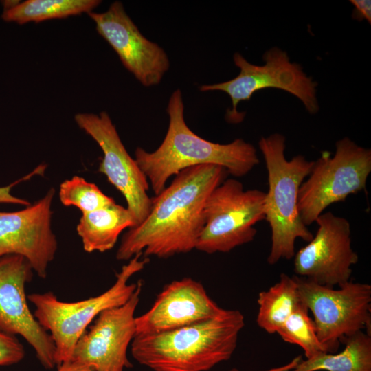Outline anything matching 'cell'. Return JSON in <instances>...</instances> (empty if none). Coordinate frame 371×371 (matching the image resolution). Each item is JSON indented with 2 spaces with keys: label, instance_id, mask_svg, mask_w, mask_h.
Returning <instances> with one entry per match:
<instances>
[{
  "label": "cell",
  "instance_id": "obj_15",
  "mask_svg": "<svg viewBox=\"0 0 371 371\" xmlns=\"http://www.w3.org/2000/svg\"><path fill=\"white\" fill-rule=\"evenodd\" d=\"M55 190L15 212H0V258L18 255L25 258L41 278L47 276L58 242L51 227V206Z\"/></svg>",
  "mask_w": 371,
  "mask_h": 371
},
{
  "label": "cell",
  "instance_id": "obj_26",
  "mask_svg": "<svg viewBox=\"0 0 371 371\" xmlns=\"http://www.w3.org/2000/svg\"><path fill=\"white\" fill-rule=\"evenodd\" d=\"M57 367L56 371H94L90 366L73 359L65 361Z\"/></svg>",
  "mask_w": 371,
  "mask_h": 371
},
{
  "label": "cell",
  "instance_id": "obj_17",
  "mask_svg": "<svg viewBox=\"0 0 371 371\" xmlns=\"http://www.w3.org/2000/svg\"><path fill=\"white\" fill-rule=\"evenodd\" d=\"M136 225L133 216L115 202L82 214L76 226L83 249L88 253L111 249L122 232Z\"/></svg>",
  "mask_w": 371,
  "mask_h": 371
},
{
  "label": "cell",
  "instance_id": "obj_23",
  "mask_svg": "<svg viewBox=\"0 0 371 371\" xmlns=\"http://www.w3.org/2000/svg\"><path fill=\"white\" fill-rule=\"evenodd\" d=\"M25 355L23 345L16 336L0 330V366L18 363L24 359Z\"/></svg>",
  "mask_w": 371,
  "mask_h": 371
},
{
  "label": "cell",
  "instance_id": "obj_18",
  "mask_svg": "<svg viewBox=\"0 0 371 371\" xmlns=\"http://www.w3.org/2000/svg\"><path fill=\"white\" fill-rule=\"evenodd\" d=\"M339 353L323 352L300 361L289 371H371V337L359 331L344 339Z\"/></svg>",
  "mask_w": 371,
  "mask_h": 371
},
{
  "label": "cell",
  "instance_id": "obj_12",
  "mask_svg": "<svg viewBox=\"0 0 371 371\" xmlns=\"http://www.w3.org/2000/svg\"><path fill=\"white\" fill-rule=\"evenodd\" d=\"M315 223V235L295 254L294 271L319 284L340 286L350 281L359 258L351 247L350 223L330 212L321 214Z\"/></svg>",
  "mask_w": 371,
  "mask_h": 371
},
{
  "label": "cell",
  "instance_id": "obj_28",
  "mask_svg": "<svg viewBox=\"0 0 371 371\" xmlns=\"http://www.w3.org/2000/svg\"><path fill=\"white\" fill-rule=\"evenodd\" d=\"M292 368H293V363L290 362L288 364L284 365L283 366H281V367H279V368H272V369L265 370V371H289ZM231 371H239V370L238 369H236V368H233V369L231 370Z\"/></svg>",
  "mask_w": 371,
  "mask_h": 371
},
{
  "label": "cell",
  "instance_id": "obj_11",
  "mask_svg": "<svg viewBox=\"0 0 371 371\" xmlns=\"http://www.w3.org/2000/svg\"><path fill=\"white\" fill-rule=\"evenodd\" d=\"M33 271L23 256L0 258V330L22 337L32 347L43 367L51 370L56 366L53 339L31 312L25 294Z\"/></svg>",
  "mask_w": 371,
  "mask_h": 371
},
{
  "label": "cell",
  "instance_id": "obj_4",
  "mask_svg": "<svg viewBox=\"0 0 371 371\" xmlns=\"http://www.w3.org/2000/svg\"><path fill=\"white\" fill-rule=\"evenodd\" d=\"M285 137L280 133L262 137L258 142L268 175V191L264 200L265 219L271 230V247L267 262L295 256V241L309 242L313 235L300 217L298 210L300 188L310 174L314 161L302 155L287 160L284 155Z\"/></svg>",
  "mask_w": 371,
  "mask_h": 371
},
{
  "label": "cell",
  "instance_id": "obj_25",
  "mask_svg": "<svg viewBox=\"0 0 371 371\" xmlns=\"http://www.w3.org/2000/svg\"><path fill=\"white\" fill-rule=\"evenodd\" d=\"M355 8L352 18L357 21L366 20L371 23V1L370 0H350Z\"/></svg>",
  "mask_w": 371,
  "mask_h": 371
},
{
  "label": "cell",
  "instance_id": "obj_8",
  "mask_svg": "<svg viewBox=\"0 0 371 371\" xmlns=\"http://www.w3.org/2000/svg\"><path fill=\"white\" fill-rule=\"evenodd\" d=\"M265 192L245 190L234 179H225L206 200L204 225L195 249L207 254L229 252L254 239V225L265 219Z\"/></svg>",
  "mask_w": 371,
  "mask_h": 371
},
{
  "label": "cell",
  "instance_id": "obj_24",
  "mask_svg": "<svg viewBox=\"0 0 371 371\" xmlns=\"http://www.w3.org/2000/svg\"><path fill=\"white\" fill-rule=\"evenodd\" d=\"M45 168L46 166L44 164H41L37 166L32 172L25 176L24 177L16 181L13 183L6 186L0 187V203L18 204L25 206L30 205V203L27 200L18 198L12 195L11 193V189L14 185H16L22 181L29 179L36 175H42L44 172Z\"/></svg>",
  "mask_w": 371,
  "mask_h": 371
},
{
  "label": "cell",
  "instance_id": "obj_14",
  "mask_svg": "<svg viewBox=\"0 0 371 371\" xmlns=\"http://www.w3.org/2000/svg\"><path fill=\"white\" fill-rule=\"evenodd\" d=\"M98 34L118 55L126 69L144 87L157 85L170 67L167 54L147 39L126 12L119 1L104 12L87 14Z\"/></svg>",
  "mask_w": 371,
  "mask_h": 371
},
{
  "label": "cell",
  "instance_id": "obj_6",
  "mask_svg": "<svg viewBox=\"0 0 371 371\" xmlns=\"http://www.w3.org/2000/svg\"><path fill=\"white\" fill-rule=\"evenodd\" d=\"M370 172V149L348 137L336 142L333 156L323 151L300 188L298 210L303 223L311 225L330 205L363 190Z\"/></svg>",
  "mask_w": 371,
  "mask_h": 371
},
{
  "label": "cell",
  "instance_id": "obj_19",
  "mask_svg": "<svg viewBox=\"0 0 371 371\" xmlns=\"http://www.w3.org/2000/svg\"><path fill=\"white\" fill-rule=\"evenodd\" d=\"M257 302V324L268 333H276L302 304L295 276L282 273L277 283L259 293Z\"/></svg>",
  "mask_w": 371,
  "mask_h": 371
},
{
  "label": "cell",
  "instance_id": "obj_16",
  "mask_svg": "<svg viewBox=\"0 0 371 371\" xmlns=\"http://www.w3.org/2000/svg\"><path fill=\"white\" fill-rule=\"evenodd\" d=\"M223 310L199 282L174 280L164 286L148 311L135 317V335L170 331L213 318Z\"/></svg>",
  "mask_w": 371,
  "mask_h": 371
},
{
  "label": "cell",
  "instance_id": "obj_22",
  "mask_svg": "<svg viewBox=\"0 0 371 371\" xmlns=\"http://www.w3.org/2000/svg\"><path fill=\"white\" fill-rule=\"evenodd\" d=\"M59 199L67 207L74 206L82 214L90 212L115 203L93 183L83 177L74 176L60 186Z\"/></svg>",
  "mask_w": 371,
  "mask_h": 371
},
{
  "label": "cell",
  "instance_id": "obj_13",
  "mask_svg": "<svg viewBox=\"0 0 371 371\" xmlns=\"http://www.w3.org/2000/svg\"><path fill=\"white\" fill-rule=\"evenodd\" d=\"M142 281L124 304L100 313L74 349L71 359L94 371H124L133 365L127 355L135 333V311L139 301Z\"/></svg>",
  "mask_w": 371,
  "mask_h": 371
},
{
  "label": "cell",
  "instance_id": "obj_2",
  "mask_svg": "<svg viewBox=\"0 0 371 371\" xmlns=\"http://www.w3.org/2000/svg\"><path fill=\"white\" fill-rule=\"evenodd\" d=\"M166 111L168 128L159 148L150 153L137 147L135 152V159L149 180L155 195L166 188L171 176L190 167L217 165L225 168L229 174L240 177L259 164L256 148L243 139L221 144L195 134L185 122L180 89L172 92Z\"/></svg>",
  "mask_w": 371,
  "mask_h": 371
},
{
  "label": "cell",
  "instance_id": "obj_21",
  "mask_svg": "<svg viewBox=\"0 0 371 371\" xmlns=\"http://www.w3.org/2000/svg\"><path fill=\"white\" fill-rule=\"evenodd\" d=\"M276 333L284 341L300 346L307 359L327 352L318 339L314 322L302 302Z\"/></svg>",
  "mask_w": 371,
  "mask_h": 371
},
{
  "label": "cell",
  "instance_id": "obj_20",
  "mask_svg": "<svg viewBox=\"0 0 371 371\" xmlns=\"http://www.w3.org/2000/svg\"><path fill=\"white\" fill-rule=\"evenodd\" d=\"M100 0H27L3 11L1 18L19 25L64 19L93 12Z\"/></svg>",
  "mask_w": 371,
  "mask_h": 371
},
{
  "label": "cell",
  "instance_id": "obj_7",
  "mask_svg": "<svg viewBox=\"0 0 371 371\" xmlns=\"http://www.w3.org/2000/svg\"><path fill=\"white\" fill-rule=\"evenodd\" d=\"M262 59L265 63L256 65L236 52L233 60L240 69L238 75L225 82L201 85L199 90L226 93L232 100V108L227 109L225 117L232 123L241 122L245 115L237 111L238 104L249 100L255 92L267 88L289 92L302 102L309 113L318 112L317 82L306 74L300 65L291 62L286 52L277 47L266 51Z\"/></svg>",
  "mask_w": 371,
  "mask_h": 371
},
{
  "label": "cell",
  "instance_id": "obj_9",
  "mask_svg": "<svg viewBox=\"0 0 371 371\" xmlns=\"http://www.w3.org/2000/svg\"><path fill=\"white\" fill-rule=\"evenodd\" d=\"M295 278L301 302L313 313L318 339L327 353L336 352L340 340L370 328V284L350 280L335 289L303 277Z\"/></svg>",
  "mask_w": 371,
  "mask_h": 371
},
{
  "label": "cell",
  "instance_id": "obj_1",
  "mask_svg": "<svg viewBox=\"0 0 371 371\" xmlns=\"http://www.w3.org/2000/svg\"><path fill=\"white\" fill-rule=\"evenodd\" d=\"M227 174L214 164L190 167L177 174L169 186L152 198L146 218L124 234L116 258L128 260L138 254L166 258L195 249L204 225L206 200Z\"/></svg>",
  "mask_w": 371,
  "mask_h": 371
},
{
  "label": "cell",
  "instance_id": "obj_3",
  "mask_svg": "<svg viewBox=\"0 0 371 371\" xmlns=\"http://www.w3.org/2000/svg\"><path fill=\"white\" fill-rule=\"evenodd\" d=\"M245 319L238 310L170 331L135 335L131 355L153 371H207L229 359Z\"/></svg>",
  "mask_w": 371,
  "mask_h": 371
},
{
  "label": "cell",
  "instance_id": "obj_5",
  "mask_svg": "<svg viewBox=\"0 0 371 371\" xmlns=\"http://www.w3.org/2000/svg\"><path fill=\"white\" fill-rule=\"evenodd\" d=\"M134 256L116 274L114 284L104 293L76 302L60 300L52 292L32 293L34 315L51 335L56 348V366L71 359L75 346L87 326L102 311L125 304L135 291L137 282L128 280L144 269L148 257Z\"/></svg>",
  "mask_w": 371,
  "mask_h": 371
},
{
  "label": "cell",
  "instance_id": "obj_10",
  "mask_svg": "<svg viewBox=\"0 0 371 371\" xmlns=\"http://www.w3.org/2000/svg\"><path fill=\"white\" fill-rule=\"evenodd\" d=\"M74 120L80 128L91 136L103 152L98 172L124 196L127 208L139 225L148 215L152 198L148 195V179L135 159L128 153L109 114L78 113Z\"/></svg>",
  "mask_w": 371,
  "mask_h": 371
},
{
  "label": "cell",
  "instance_id": "obj_27",
  "mask_svg": "<svg viewBox=\"0 0 371 371\" xmlns=\"http://www.w3.org/2000/svg\"><path fill=\"white\" fill-rule=\"evenodd\" d=\"M20 3L19 1L15 0H6L2 1V5L3 7V11L10 10L15 6H16Z\"/></svg>",
  "mask_w": 371,
  "mask_h": 371
}]
</instances>
